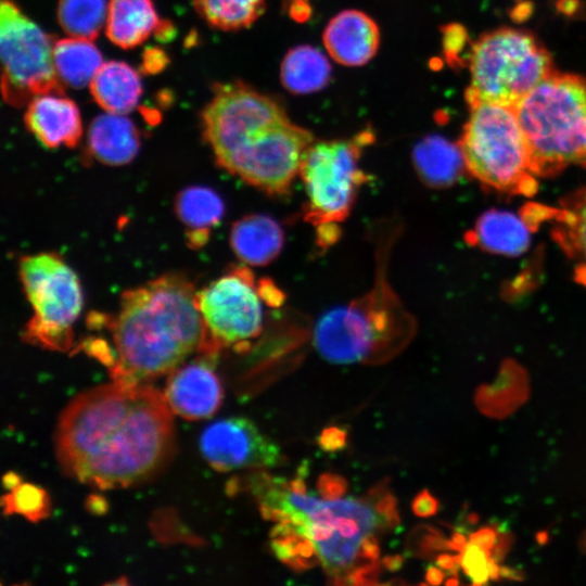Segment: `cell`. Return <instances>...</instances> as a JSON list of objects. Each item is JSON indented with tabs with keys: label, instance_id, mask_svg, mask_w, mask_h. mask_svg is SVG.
I'll list each match as a JSON object with an SVG mask.
<instances>
[{
	"label": "cell",
	"instance_id": "e575fe53",
	"mask_svg": "<svg viewBox=\"0 0 586 586\" xmlns=\"http://www.w3.org/2000/svg\"><path fill=\"white\" fill-rule=\"evenodd\" d=\"M319 448L326 453H335L347 445V430L340 426L324 428L317 437Z\"/></svg>",
	"mask_w": 586,
	"mask_h": 586
},
{
	"label": "cell",
	"instance_id": "7a4b0ae2",
	"mask_svg": "<svg viewBox=\"0 0 586 586\" xmlns=\"http://www.w3.org/2000/svg\"><path fill=\"white\" fill-rule=\"evenodd\" d=\"M217 164L269 195H285L314 142L273 98L243 82L216 84L201 113Z\"/></svg>",
	"mask_w": 586,
	"mask_h": 586
},
{
	"label": "cell",
	"instance_id": "2e32d148",
	"mask_svg": "<svg viewBox=\"0 0 586 586\" xmlns=\"http://www.w3.org/2000/svg\"><path fill=\"white\" fill-rule=\"evenodd\" d=\"M26 128L44 146H75L81 135L82 124L76 103L59 93L34 98L24 115Z\"/></svg>",
	"mask_w": 586,
	"mask_h": 586
},
{
	"label": "cell",
	"instance_id": "f546056e",
	"mask_svg": "<svg viewBox=\"0 0 586 586\" xmlns=\"http://www.w3.org/2000/svg\"><path fill=\"white\" fill-rule=\"evenodd\" d=\"M5 514L17 513L36 522L49 514L50 501L41 487L30 483H20L2 498Z\"/></svg>",
	"mask_w": 586,
	"mask_h": 586
},
{
	"label": "cell",
	"instance_id": "4316f807",
	"mask_svg": "<svg viewBox=\"0 0 586 586\" xmlns=\"http://www.w3.org/2000/svg\"><path fill=\"white\" fill-rule=\"evenodd\" d=\"M199 15L221 30L251 26L264 12L265 0H191Z\"/></svg>",
	"mask_w": 586,
	"mask_h": 586
},
{
	"label": "cell",
	"instance_id": "3957f363",
	"mask_svg": "<svg viewBox=\"0 0 586 586\" xmlns=\"http://www.w3.org/2000/svg\"><path fill=\"white\" fill-rule=\"evenodd\" d=\"M193 285L166 275L125 292L113 322V381L148 384L173 372L206 342Z\"/></svg>",
	"mask_w": 586,
	"mask_h": 586
},
{
	"label": "cell",
	"instance_id": "277c9868",
	"mask_svg": "<svg viewBox=\"0 0 586 586\" xmlns=\"http://www.w3.org/2000/svg\"><path fill=\"white\" fill-rule=\"evenodd\" d=\"M396 232L397 228H390L379 238L371 288L317 321L314 344L328 361L346 365L382 357L402 347L413 334L415 318L386 273Z\"/></svg>",
	"mask_w": 586,
	"mask_h": 586
},
{
	"label": "cell",
	"instance_id": "30bf717a",
	"mask_svg": "<svg viewBox=\"0 0 586 586\" xmlns=\"http://www.w3.org/2000/svg\"><path fill=\"white\" fill-rule=\"evenodd\" d=\"M54 42L12 0L1 1V89L8 103L22 106L41 94H64L53 62Z\"/></svg>",
	"mask_w": 586,
	"mask_h": 586
},
{
	"label": "cell",
	"instance_id": "4fadbf2b",
	"mask_svg": "<svg viewBox=\"0 0 586 586\" xmlns=\"http://www.w3.org/2000/svg\"><path fill=\"white\" fill-rule=\"evenodd\" d=\"M200 449L207 463L219 472L273 467L281 458L278 445L243 417L208 424L201 434Z\"/></svg>",
	"mask_w": 586,
	"mask_h": 586
},
{
	"label": "cell",
	"instance_id": "d4e9b609",
	"mask_svg": "<svg viewBox=\"0 0 586 586\" xmlns=\"http://www.w3.org/2000/svg\"><path fill=\"white\" fill-rule=\"evenodd\" d=\"M53 62L62 84L73 88L90 85L103 64L102 55L92 40L76 37L54 42Z\"/></svg>",
	"mask_w": 586,
	"mask_h": 586
},
{
	"label": "cell",
	"instance_id": "d590c367",
	"mask_svg": "<svg viewBox=\"0 0 586 586\" xmlns=\"http://www.w3.org/2000/svg\"><path fill=\"white\" fill-rule=\"evenodd\" d=\"M380 563H361L356 568H351L346 573V583L353 585H375L380 573Z\"/></svg>",
	"mask_w": 586,
	"mask_h": 586
},
{
	"label": "cell",
	"instance_id": "52a82bcc",
	"mask_svg": "<svg viewBox=\"0 0 586 586\" xmlns=\"http://www.w3.org/2000/svg\"><path fill=\"white\" fill-rule=\"evenodd\" d=\"M470 115L459 141L466 169L484 187L509 195H534L538 180L530 148L514 109L469 105Z\"/></svg>",
	"mask_w": 586,
	"mask_h": 586
},
{
	"label": "cell",
	"instance_id": "ac0fdd59",
	"mask_svg": "<svg viewBox=\"0 0 586 586\" xmlns=\"http://www.w3.org/2000/svg\"><path fill=\"white\" fill-rule=\"evenodd\" d=\"M532 231L521 215L491 209L479 217L466 240L494 254L519 256L528 249Z\"/></svg>",
	"mask_w": 586,
	"mask_h": 586
},
{
	"label": "cell",
	"instance_id": "9c48e42d",
	"mask_svg": "<svg viewBox=\"0 0 586 586\" xmlns=\"http://www.w3.org/2000/svg\"><path fill=\"white\" fill-rule=\"evenodd\" d=\"M20 278L34 310L25 340L49 349L67 351L84 302L77 275L60 255L43 252L21 259Z\"/></svg>",
	"mask_w": 586,
	"mask_h": 586
},
{
	"label": "cell",
	"instance_id": "b9f144b4",
	"mask_svg": "<svg viewBox=\"0 0 586 586\" xmlns=\"http://www.w3.org/2000/svg\"><path fill=\"white\" fill-rule=\"evenodd\" d=\"M304 473H306L305 470L300 472L297 477L285 483V487L288 488V491L292 493L301 494V495H306L307 489H306L305 480L303 477Z\"/></svg>",
	"mask_w": 586,
	"mask_h": 586
},
{
	"label": "cell",
	"instance_id": "8992f818",
	"mask_svg": "<svg viewBox=\"0 0 586 586\" xmlns=\"http://www.w3.org/2000/svg\"><path fill=\"white\" fill-rule=\"evenodd\" d=\"M372 142L373 132L366 129L348 139L314 141L306 150L298 176L306 194L304 219L315 228L318 247L337 241L340 225L369 180L359 163Z\"/></svg>",
	"mask_w": 586,
	"mask_h": 586
},
{
	"label": "cell",
	"instance_id": "d6986e66",
	"mask_svg": "<svg viewBox=\"0 0 586 586\" xmlns=\"http://www.w3.org/2000/svg\"><path fill=\"white\" fill-rule=\"evenodd\" d=\"M88 150L107 165H124L133 160L140 146L135 124L123 114L105 112L98 115L88 130Z\"/></svg>",
	"mask_w": 586,
	"mask_h": 586
},
{
	"label": "cell",
	"instance_id": "603a6c76",
	"mask_svg": "<svg viewBox=\"0 0 586 586\" xmlns=\"http://www.w3.org/2000/svg\"><path fill=\"white\" fill-rule=\"evenodd\" d=\"M412 162L419 178L431 188L453 186L466 168L459 144L440 136H428L412 150Z\"/></svg>",
	"mask_w": 586,
	"mask_h": 586
},
{
	"label": "cell",
	"instance_id": "7402d4cb",
	"mask_svg": "<svg viewBox=\"0 0 586 586\" xmlns=\"http://www.w3.org/2000/svg\"><path fill=\"white\" fill-rule=\"evenodd\" d=\"M89 87L95 102L105 112L115 114L125 115L133 111L142 94L138 72L119 61L103 63Z\"/></svg>",
	"mask_w": 586,
	"mask_h": 586
},
{
	"label": "cell",
	"instance_id": "5b68a950",
	"mask_svg": "<svg viewBox=\"0 0 586 586\" xmlns=\"http://www.w3.org/2000/svg\"><path fill=\"white\" fill-rule=\"evenodd\" d=\"M514 111L537 177L586 168V76L555 71Z\"/></svg>",
	"mask_w": 586,
	"mask_h": 586
},
{
	"label": "cell",
	"instance_id": "4dcf8cb0",
	"mask_svg": "<svg viewBox=\"0 0 586 586\" xmlns=\"http://www.w3.org/2000/svg\"><path fill=\"white\" fill-rule=\"evenodd\" d=\"M460 565L473 584H485L489 578H498L501 569L492 558V552L481 546L468 542L460 555Z\"/></svg>",
	"mask_w": 586,
	"mask_h": 586
},
{
	"label": "cell",
	"instance_id": "ffe728a7",
	"mask_svg": "<svg viewBox=\"0 0 586 586\" xmlns=\"http://www.w3.org/2000/svg\"><path fill=\"white\" fill-rule=\"evenodd\" d=\"M284 234L280 225L264 214L247 215L233 224L230 244L239 259L250 266H266L280 254Z\"/></svg>",
	"mask_w": 586,
	"mask_h": 586
},
{
	"label": "cell",
	"instance_id": "1f68e13d",
	"mask_svg": "<svg viewBox=\"0 0 586 586\" xmlns=\"http://www.w3.org/2000/svg\"><path fill=\"white\" fill-rule=\"evenodd\" d=\"M409 552L419 557H426L431 552L449 548L438 532L429 526L416 527L407 542Z\"/></svg>",
	"mask_w": 586,
	"mask_h": 586
},
{
	"label": "cell",
	"instance_id": "8fae6325",
	"mask_svg": "<svg viewBox=\"0 0 586 586\" xmlns=\"http://www.w3.org/2000/svg\"><path fill=\"white\" fill-rule=\"evenodd\" d=\"M285 499L306 515L307 523L300 532L315 544L326 571L335 584H345L362 539L380 527L375 510L354 498L319 500L286 491Z\"/></svg>",
	"mask_w": 586,
	"mask_h": 586
},
{
	"label": "cell",
	"instance_id": "6da1fadb",
	"mask_svg": "<svg viewBox=\"0 0 586 586\" xmlns=\"http://www.w3.org/2000/svg\"><path fill=\"white\" fill-rule=\"evenodd\" d=\"M164 394L115 382L87 390L63 409L54 432L59 464L101 489L146 482L170 461L174 422Z\"/></svg>",
	"mask_w": 586,
	"mask_h": 586
},
{
	"label": "cell",
	"instance_id": "8d00e7d4",
	"mask_svg": "<svg viewBox=\"0 0 586 586\" xmlns=\"http://www.w3.org/2000/svg\"><path fill=\"white\" fill-rule=\"evenodd\" d=\"M411 509L417 517H433L440 509V502L428 489H423L413 498Z\"/></svg>",
	"mask_w": 586,
	"mask_h": 586
},
{
	"label": "cell",
	"instance_id": "d6a6232c",
	"mask_svg": "<svg viewBox=\"0 0 586 586\" xmlns=\"http://www.w3.org/2000/svg\"><path fill=\"white\" fill-rule=\"evenodd\" d=\"M371 498L375 500L373 509L379 517L380 527L391 530L398 527L400 518L396 498L390 492H386L383 486L377 487L371 492Z\"/></svg>",
	"mask_w": 586,
	"mask_h": 586
},
{
	"label": "cell",
	"instance_id": "44dd1931",
	"mask_svg": "<svg viewBox=\"0 0 586 586\" xmlns=\"http://www.w3.org/2000/svg\"><path fill=\"white\" fill-rule=\"evenodd\" d=\"M152 0H109L107 38L123 49L135 48L161 30Z\"/></svg>",
	"mask_w": 586,
	"mask_h": 586
},
{
	"label": "cell",
	"instance_id": "7c38bea8",
	"mask_svg": "<svg viewBox=\"0 0 586 586\" xmlns=\"http://www.w3.org/2000/svg\"><path fill=\"white\" fill-rule=\"evenodd\" d=\"M195 301L206 331L205 354L215 356L230 345L244 349L263 331L266 302L259 281L245 266L211 282L195 294Z\"/></svg>",
	"mask_w": 586,
	"mask_h": 586
},
{
	"label": "cell",
	"instance_id": "e0dca14e",
	"mask_svg": "<svg viewBox=\"0 0 586 586\" xmlns=\"http://www.w3.org/2000/svg\"><path fill=\"white\" fill-rule=\"evenodd\" d=\"M551 237L573 266L574 280L586 288V186L552 207Z\"/></svg>",
	"mask_w": 586,
	"mask_h": 586
},
{
	"label": "cell",
	"instance_id": "5bb4252c",
	"mask_svg": "<svg viewBox=\"0 0 586 586\" xmlns=\"http://www.w3.org/2000/svg\"><path fill=\"white\" fill-rule=\"evenodd\" d=\"M213 358L206 354L170 372L164 396L174 413L195 421L212 417L220 407L224 391Z\"/></svg>",
	"mask_w": 586,
	"mask_h": 586
},
{
	"label": "cell",
	"instance_id": "484cf974",
	"mask_svg": "<svg viewBox=\"0 0 586 586\" xmlns=\"http://www.w3.org/2000/svg\"><path fill=\"white\" fill-rule=\"evenodd\" d=\"M220 196L206 187H191L177 198L176 212L179 218L198 234L201 244L208 238V230L216 226L224 215Z\"/></svg>",
	"mask_w": 586,
	"mask_h": 586
},
{
	"label": "cell",
	"instance_id": "7bdbcfd3",
	"mask_svg": "<svg viewBox=\"0 0 586 586\" xmlns=\"http://www.w3.org/2000/svg\"><path fill=\"white\" fill-rule=\"evenodd\" d=\"M444 574L436 566L430 565L425 572V579L432 585H440L443 582Z\"/></svg>",
	"mask_w": 586,
	"mask_h": 586
},
{
	"label": "cell",
	"instance_id": "9a60e30c",
	"mask_svg": "<svg viewBox=\"0 0 586 586\" xmlns=\"http://www.w3.org/2000/svg\"><path fill=\"white\" fill-rule=\"evenodd\" d=\"M322 40L335 62L345 66H360L375 55L380 46V30L366 13L345 10L329 21Z\"/></svg>",
	"mask_w": 586,
	"mask_h": 586
},
{
	"label": "cell",
	"instance_id": "cb8c5ba5",
	"mask_svg": "<svg viewBox=\"0 0 586 586\" xmlns=\"http://www.w3.org/2000/svg\"><path fill=\"white\" fill-rule=\"evenodd\" d=\"M331 77V65L321 51L310 46L291 49L280 66V79L286 90L306 94L323 89Z\"/></svg>",
	"mask_w": 586,
	"mask_h": 586
},
{
	"label": "cell",
	"instance_id": "836d02e7",
	"mask_svg": "<svg viewBox=\"0 0 586 586\" xmlns=\"http://www.w3.org/2000/svg\"><path fill=\"white\" fill-rule=\"evenodd\" d=\"M316 486L323 499L335 500L346 494L348 482L340 474L323 473L319 475Z\"/></svg>",
	"mask_w": 586,
	"mask_h": 586
},
{
	"label": "cell",
	"instance_id": "ba28073f",
	"mask_svg": "<svg viewBox=\"0 0 586 586\" xmlns=\"http://www.w3.org/2000/svg\"><path fill=\"white\" fill-rule=\"evenodd\" d=\"M469 105L492 103L514 109L553 72L551 54L528 30L501 27L483 34L472 46Z\"/></svg>",
	"mask_w": 586,
	"mask_h": 586
},
{
	"label": "cell",
	"instance_id": "60d3db41",
	"mask_svg": "<svg viewBox=\"0 0 586 586\" xmlns=\"http://www.w3.org/2000/svg\"><path fill=\"white\" fill-rule=\"evenodd\" d=\"M405 559L400 555L386 556L382 559L381 565L387 571L395 572L400 570Z\"/></svg>",
	"mask_w": 586,
	"mask_h": 586
},
{
	"label": "cell",
	"instance_id": "83f0119b",
	"mask_svg": "<svg viewBox=\"0 0 586 586\" xmlns=\"http://www.w3.org/2000/svg\"><path fill=\"white\" fill-rule=\"evenodd\" d=\"M107 0H60L58 21L69 36L93 40L106 23Z\"/></svg>",
	"mask_w": 586,
	"mask_h": 586
},
{
	"label": "cell",
	"instance_id": "f35d334b",
	"mask_svg": "<svg viewBox=\"0 0 586 586\" xmlns=\"http://www.w3.org/2000/svg\"><path fill=\"white\" fill-rule=\"evenodd\" d=\"M497 533L493 527H482L477 532L471 534L469 542H472L482 548L493 553L497 544Z\"/></svg>",
	"mask_w": 586,
	"mask_h": 586
},
{
	"label": "cell",
	"instance_id": "ab89813d",
	"mask_svg": "<svg viewBox=\"0 0 586 586\" xmlns=\"http://www.w3.org/2000/svg\"><path fill=\"white\" fill-rule=\"evenodd\" d=\"M436 564L442 570L449 571L454 573L460 565V556H450L447 553L440 555L436 558Z\"/></svg>",
	"mask_w": 586,
	"mask_h": 586
},
{
	"label": "cell",
	"instance_id": "f1b7e54d",
	"mask_svg": "<svg viewBox=\"0 0 586 586\" xmlns=\"http://www.w3.org/2000/svg\"><path fill=\"white\" fill-rule=\"evenodd\" d=\"M270 548L276 557L295 572L311 569L321 562L315 544L294 525L279 523L270 531Z\"/></svg>",
	"mask_w": 586,
	"mask_h": 586
},
{
	"label": "cell",
	"instance_id": "74e56055",
	"mask_svg": "<svg viewBox=\"0 0 586 586\" xmlns=\"http://www.w3.org/2000/svg\"><path fill=\"white\" fill-rule=\"evenodd\" d=\"M380 555V547L377 538L370 533L361 542L357 560L362 563L377 562Z\"/></svg>",
	"mask_w": 586,
	"mask_h": 586
}]
</instances>
